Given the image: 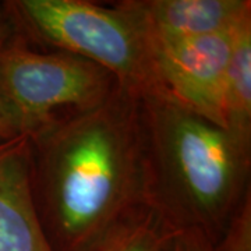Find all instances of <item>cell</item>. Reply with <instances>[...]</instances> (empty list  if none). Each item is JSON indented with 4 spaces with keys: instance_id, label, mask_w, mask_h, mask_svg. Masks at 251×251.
<instances>
[{
    "instance_id": "3",
    "label": "cell",
    "mask_w": 251,
    "mask_h": 251,
    "mask_svg": "<svg viewBox=\"0 0 251 251\" xmlns=\"http://www.w3.org/2000/svg\"><path fill=\"white\" fill-rule=\"evenodd\" d=\"M3 9L28 41L98 64L137 98L162 91L148 39L120 3L105 7L85 0H14Z\"/></svg>"
},
{
    "instance_id": "1",
    "label": "cell",
    "mask_w": 251,
    "mask_h": 251,
    "mask_svg": "<svg viewBox=\"0 0 251 251\" xmlns=\"http://www.w3.org/2000/svg\"><path fill=\"white\" fill-rule=\"evenodd\" d=\"M28 137L36 214L53 251H84L148 206L140 98L119 87Z\"/></svg>"
},
{
    "instance_id": "4",
    "label": "cell",
    "mask_w": 251,
    "mask_h": 251,
    "mask_svg": "<svg viewBox=\"0 0 251 251\" xmlns=\"http://www.w3.org/2000/svg\"><path fill=\"white\" fill-rule=\"evenodd\" d=\"M119 88L98 64L62 50L34 48L11 25L0 49V98L18 135L105 102Z\"/></svg>"
},
{
    "instance_id": "12",
    "label": "cell",
    "mask_w": 251,
    "mask_h": 251,
    "mask_svg": "<svg viewBox=\"0 0 251 251\" xmlns=\"http://www.w3.org/2000/svg\"><path fill=\"white\" fill-rule=\"evenodd\" d=\"M10 31H11V23H10L3 6H0V49L4 44L6 38L9 36ZM17 131L11 123L9 115L6 112V108L1 102V98H0V141L10 140L13 137H17Z\"/></svg>"
},
{
    "instance_id": "8",
    "label": "cell",
    "mask_w": 251,
    "mask_h": 251,
    "mask_svg": "<svg viewBox=\"0 0 251 251\" xmlns=\"http://www.w3.org/2000/svg\"><path fill=\"white\" fill-rule=\"evenodd\" d=\"M226 130L251 147V20L237 31L224 92Z\"/></svg>"
},
{
    "instance_id": "11",
    "label": "cell",
    "mask_w": 251,
    "mask_h": 251,
    "mask_svg": "<svg viewBox=\"0 0 251 251\" xmlns=\"http://www.w3.org/2000/svg\"><path fill=\"white\" fill-rule=\"evenodd\" d=\"M165 251H214V246L198 230H181L175 232Z\"/></svg>"
},
{
    "instance_id": "2",
    "label": "cell",
    "mask_w": 251,
    "mask_h": 251,
    "mask_svg": "<svg viewBox=\"0 0 251 251\" xmlns=\"http://www.w3.org/2000/svg\"><path fill=\"white\" fill-rule=\"evenodd\" d=\"M147 205L175 232L215 243L250 193L251 147L163 91L140 98Z\"/></svg>"
},
{
    "instance_id": "7",
    "label": "cell",
    "mask_w": 251,
    "mask_h": 251,
    "mask_svg": "<svg viewBox=\"0 0 251 251\" xmlns=\"http://www.w3.org/2000/svg\"><path fill=\"white\" fill-rule=\"evenodd\" d=\"M0 251H53L35 209L28 135L0 141Z\"/></svg>"
},
{
    "instance_id": "10",
    "label": "cell",
    "mask_w": 251,
    "mask_h": 251,
    "mask_svg": "<svg viewBox=\"0 0 251 251\" xmlns=\"http://www.w3.org/2000/svg\"><path fill=\"white\" fill-rule=\"evenodd\" d=\"M212 246L214 251H251V191L243 198L221 237Z\"/></svg>"
},
{
    "instance_id": "6",
    "label": "cell",
    "mask_w": 251,
    "mask_h": 251,
    "mask_svg": "<svg viewBox=\"0 0 251 251\" xmlns=\"http://www.w3.org/2000/svg\"><path fill=\"white\" fill-rule=\"evenodd\" d=\"M150 46L214 35L251 18L250 0H126Z\"/></svg>"
},
{
    "instance_id": "5",
    "label": "cell",
    "mask_w": 251,
    "mask_h": 251,
    "mask_svg": "<svg viewBox=\"0 0 251 251\" xmlns=\"http://www.w3.org/2000/svg\"><path fill=\"white\" fill-rule=\"evenodd\" d=\"M243 24L221 34L151 46L153 70L162 91L225 130L226 73Z\"/></svg>"
},
{
    "instance_id": "9",
    "label": "cell",
    "mask_w": 251,
    "mask_h": 251,
    "mask_svg": "<svg viewBox=\"0 0 251 251\" xmlns=\"http://www.w3.org/2000/svg\"><path fill=\"white\" fill-rule=\"evenodd\" d=\"M173 234L175 230L147 206L84 251H165Z\"/></svg>"
}]
</instances>
